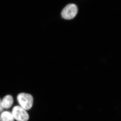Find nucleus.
<instances>
[{
	"mask_svg": "<svg viewBox=\"0 0 121 121\" xmlns=\"http://www.w3.org/2000/svg\"><path fill=\"white\" fill-rule=\"evenodd\" d=\"M17 99L20 106L26 110L30 109L33 104V98L31 95L25 93L18 94Z\"/></svg>",
	"mask_w": 121,
	"mask_h": 121,
	"instance_id": "nucleus-1",
	"label": "nucleus"
},
{
	"mask_svg": "<svg viewBox=\"0 0 121 121\" xmlns=\"http://www.w3.org/2000/svg\"><path fill=\"white\" fill-rule=\"evenodd\" d=\"M13 117L17 121H28L29 115L26 110L20 106L13 107L12 111Z\"/></svg>",
	"mask_w": 121,
	"mask_h": 121,
	"instance_id": "nucleus-2",
	"label": "nucleus"
},
{
	"mask_svg": "<svg viewBox=\"0 0 121 121\" xmlns=\"http://www.w3.org/2000/svg\"><path fill=\"white\" fill-rule=\"evenodd\" d=\"M78 13L77 6L74 4H70L67 5L63 9L61 16L65 19L71 20L75 17Z\"/></svg>",
	"mask_w": 121,
	"mask_h": 121,
	"instance_id": "nucleus-3",
	"label": "nucleus"
},
{
	"mask_svg": "<svg viewBox=\"0 0 121 121\" xmlns=\"http://www.w3.org/2000/svg\"><path fill=\"white\" fill-rule=\"evenodd\" d=\"M13 102V97L11 95H7L1 100V105L3 108L9 109L12 105Z\"/></svg>",
	"mask_w": 121,
	"mask_h": 121,
	"instance_id": "nucleus-4",
	"label": "nucleus"
},
{
	"mask_svg": "<svg viewBox=\"0 0 121 121\" xmlns=\"http://www.w3.org/2000/svg\"><path fill=\"white\" fill-rule=\"evenodd\" d=\"M1 121H14V117L12 112L8 111L2 112L0 115Z\"/></svg>",
	"mask_w": 121,
	"mask_h": 121,
	"instance_id": "nucleus-5",
	"label": "nucleus"
},
{
	"mask_svg": "<svg viewBox=\"0 0 121 121\" xmlns=\"http://www.w3.org/2000/svg\"><path fill=\"white\" fill-rule=\"evenodd\" d=\"M4 108L2 107L1 103V100L0 99V113L2 112Z\"/></svg>",
	"mask_w": 121,
	"mask_h": 121,
	"instance_id": "nucleus-6",
	"label": "nucleus"
},
{
	"mask_svg": "<svg viewBox=\"0 0 121 121\" xmlns=\"http://www.w3.org/2000/svg\"></svg>",
	"mask_w": 121,
	"mask_h": 121,
	"instance_id": "nucleus-7",
	"label": "nucleus"
}]
</instances>
